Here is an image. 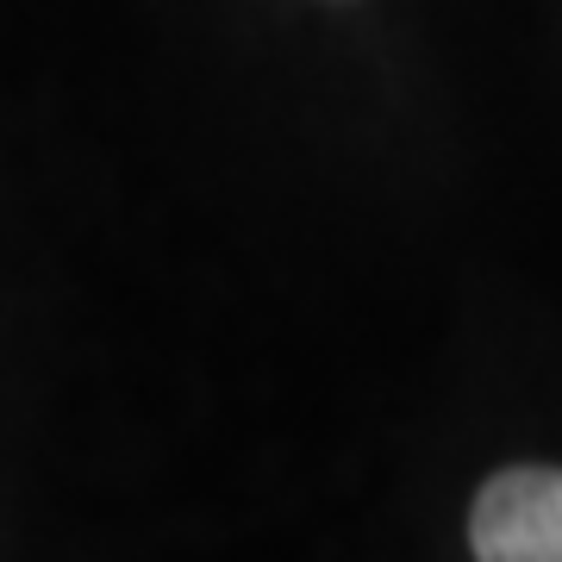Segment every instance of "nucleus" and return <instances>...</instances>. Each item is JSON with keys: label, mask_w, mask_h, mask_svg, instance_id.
<instances>
[{"label": "nucleus", "mask_w": 562, "mask_h": 562, "mask_svg": "<svg viewBox=\"0 0 562 562\" xmlns=\"http://www.w3.org/2000/svg\"><path fill=\"white\" fill-rule=\"evenodd\" d=\"M475 562H562V469H506L475 494Z\"/></svg>", "instance_id": "nucleus-1"}]
</instances>
